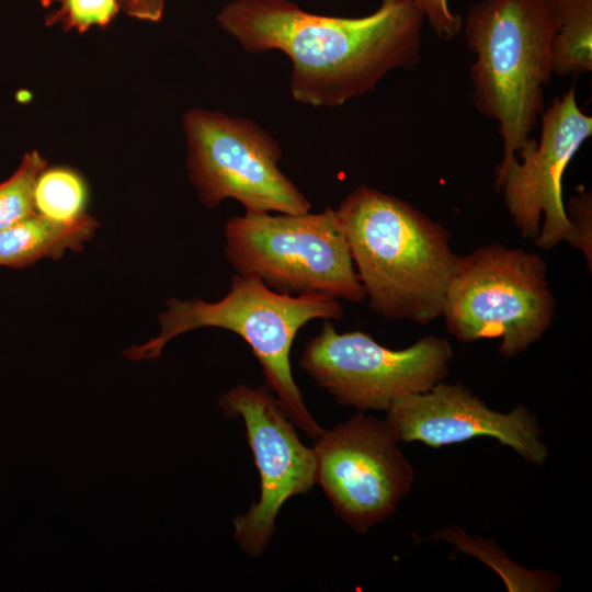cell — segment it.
<instances>
[{
    "mask_svg": "<svg viewBox=\"0 0 592 592\" xmlns=\"http://www.w3.org/2000/svg\"><path fill=\"white\" fill-rule=\"evenodd\" d=\"M342 315V307L334 297L282 294L254 276L236 273L228 293L217 301L168 299L167 310L159 315V334L124 353L130 360L156 358L171 339L187 331L205 327L231 331L251 348L262 366L265 385L274 392L287 418L309 437L317 439L323 429L307 409L293 378L292 344L309 321L334 320Z\"/></svg>",
    "mask_w": 592,
    "mask_h": 592,
    "instance_id": "obj_4",
    "label": "cell"
},
{
    "mask_svg": "<svg viewBox=\"0 0 592 592\" xmlns=\"http://www.w3.org/2000/svg\"><path fill=\"white\" fill-rule=\"evenodd\" d=\"M386 421L400 442L432 448L488 436L511 447L532 465L548 457L536 415L525 406L508 413L490 409L463 384H436L424 392L395 400Z\"/></svg>",
    "mask_w": 592,
    "mask_h": 592,
    "instance_id": "obj_12",
    "label": "cell"
},
{
    "mask_svg": "<svg viewBox=\"0 0 592 592\" xmlns=\"http://www.w3.org/2000/svg\"><path fill=\"white\" fill-rule=\"evenodd\" d=\"M399 442L386 419L363 411L316 439V483L357 533L388 519L412 488L414 470Z\"/></svg>",
    "mask_w": 592,
    "mask_h": 592,
    "instance_id": "obj_9",
    "label": "cell"
},
{
    "mask_svg": "<svg viewBox=\"0 0 592 592\" xmlns=\"http://www.w3.org/2000/svg\"><path fill=\"white\" fill-rule=\"evenodd\" d=\"M334 210L373 311L422 325L442 317L458 258L443 226L407 201L364 184Z\"/></svg>",
    "mask_w": 592,
    "mask_h": 592,
    "instance_id": "obj_2",
    "label": "cell"
},
{
    "mask_svg": "<svg viewBox=\"0 0 592 592\" xmlns=\"http://www.w3.org/2000/svg\"><path fill=\"white\" fill-rule=\"evenodd\" d=\"M554 34L553 73L578 76L592 70V0H549Z\"/></svg>",
    "mask_w": 592,
    "mask_h": 592,
    "instance_id": "obj_14",
    "label": "cell"
},
{
    "mask_svg": "<svg viewBox=\"0 0 592 592\" xmlns=\"http://www.w3.org/2000/svg\"><path fill=\"white\" fill-rule=\"evenodd\" d=\"M89 215L56 220L34 213L0 230V266L23 269L45 258L58 260L66 251H81L98 228Z\"/></svg>",
    "mask_w": 592,
    "mask_h": 592,
    "instance_id": "obj_13",
    "label": "cell"
},
{
    "mask_svg": "<svg viewBox=\"0 0 592 592\" xmlns=\"http://www.w3.org/2000/svg\"><path fill=\"white\" fill-rule=\"evenodd\" d=\"M566 213L573 225L576 243L574 248L580 249L591 269L592 260V196L590 190H581L576 196L569 200Z\"/></svg>",
    "mask_w": 592,
    "mask_h": 592,
    "instance_id": "obj_18",
    "label": "cell"
},
{
    "mask_svg": "<svg viewBox=\"0 0 592 592\" xmlns=\"http://www.w3.org/2000/svg\"><path fill=\"white\" fill-rule=\"evenodd\" d=\"M46 160L35 150L24 155L16 171L0 183V230L36 213L34 189Z\"/></svg>",
    "mask_w": 592,
    "mask_h": 592,
    "instance_id": "obj_16",
    "label": "cell"
},
{
    "mask_svg": "<svg viewBox=\"0 0 592 592\" xmlns=\"http://www.w3.org/2000/svg\"><path fill=\"white\" fill-rule=\"evenodd\" d=\"M413 2L440 38L449 41L462 33L463 16L451 10L448 0H413Z\"/></svg>",
    "mask_w": 592,
    "mask_h": 592,
    "instance_id": "obj_19",
    "label": "cell"
},
{
    "mask_svg": "<svg viewBox=\"0 0 592 592\" xmlns=\"http://www.w3.org/2000/svg\"><path fill=\"white\" fill-rule=\"evenodd\" d=\"M554 315L539 255L490 243L457 258L442 317L458 341L500 339V354L514 357L542 339Z\"/></svg>",
    "mask_w": 592,
    "mask_h": 592,
    "instance_id": "obj_6",
    "label": "cell"
},
{
    "mask_svg": "<svg viewBox=\"0 0 592 592\" xmlns=\"http://www.w3.org/2000/svg\"><path fill=\"white\" fill-rule=\"evenodd\" d=\"M225 258L237 274L287 295L320 294L360 303L364 288L335 210L246 212L224 228Z\"/></svg>",
    "mask_w": 592,
    "mask_h": 592,
    "instance_id": "obj_5",
    "label": "cell"
},
{
    "mask_svg": "<svg viewBox=\"0 0 592 592\" xmlns=\"http://www.w3.org/2000/svg\"><path fill=\"white\" fill-rule=\"evenodd\" d=\"M183 129L190 181L206 207L231 198L246 212H309V200L280 169L278 143L253 119L191 109Z\"/></svg>",
    "mask_w": 592,
    "mask_h": 592,
    "instance_id": "obj_7",
    "label": "cell"
},
{
    "mask_svg": "<svg viewBox=\"0 0 592 592\" xmlns=\"http://www.w3.org/2000/svg\"><path fill=\"white\" fill-rule=\"evenodd\" d=\"M216 20L248 52L286 54L294 100L325 107L373 92L391 70L415 68L425 22L413 0H382L360 18L310 13L291 0H235Z\"/></svg>",
    "mask_w": 592,
    "mask_h": 592,
    "instance_id": "obj_1",
    "label": "cell"
},
{
    "mask_svg": "<svg viewBox=\"0 0 592 592\" xmlns=\"http://www.w3.org/2000/svg\"><path fill=\"white\" fill-rule=\"evenodd\" d=\"M227 417H241L260 475L259 501L234 519L235 538L250 556L266 549L283 504L309 492L316 483L314 448L305 446L294 424L266 386L238 385L218 400Z\"/></svg>",
    "mask_w": 592,
    "mask_h": 592,
    "instance_id": "obj_11",
    "label": "cell"
},
{
    "mask_svg": "<svg viewBox=\"0 0 592 592\" xmlns=\"http://www.w3.org/2000/svg\"><path fill=\"white\" fill-rule=\"evenodd\" d=\"M126 12L135 18L158 21L160 18L155 10V0H125Z\"/></svg>",
    "mask_w": 592,
    "mask_h": 592,
    "instance_id": "obj_20",
    "label": "cell"
},
{
    "mask_svg": "<svg viewBox=\"0 0 592 592\" xmlns=\"http://www.w3.org/2000/svg\"><path fill=\"white\" fill-rule=\"evenodd\" d=\"M87 187L82 178L67 168H46L37 177L34 207L37 214L56 220H75L86 215Z\"/></svg>",
    "mask_w": 592,
    "mask_h": 592,
    "instance_id": "obj_15",
    "label": "cell"
},
{
    "mask_svg": "<svg viewBox=\"0 0 592 592\" xmlns=\"http://www.w3.org/2000/svg\"><path fill=\"white\" fill-rule=\"evenodd\" d=\"M164 1L166 0H155V10H156V13H157V15L159 18H161V15H162Z\"/></svg>",
    "mask_w": 592,
    "mask_h": 592,
    "instance_id": "obj_21",
    "label": "cell"
},
{
    "mask_svg": "<svg viewBox=\"0 0 592 592\" xmlns=\"http://www.w3.org/2000/svg\"><path fill=\"white\" fill-rule=\"evenodd\" d=\"M42 3L47 8L57 5L47 16V24L59 23L78 32L107 25L119 8L117 0H42Z\"/></svg>",
    "mask_w": 592,
    "mask_h": 592,
    "instance_id": "obj_17",
    "label": "cell"
},
{
    "mask_svg": "<svg viewBox=\"0 0 592 592\" xmlns=\"http://www.w3.org/2000/svg\"><path fill=\"white\" fill-rule=\"evenodd\" d=\"M453 357L443 338L428 335L402 350L380 345L361 331L339 333L330 320L304 348L300 367L339 405L387 411L405 396L443 382Z\"/></svg>",
    "mask_w": 592,
    "mask_h": 592,
    "instance_id": "obj_8",
    "label": "cell"
},
{
    "mask_svg": "<svg viewBox=\"0 0 592 592\" xmlns=\"http://www.w3.org/2000/svg\"><path fill=\"white\" fill-rule=\"evenodd\" d=\"M539 138H530L503 168L494 185L523 238L543 249L561 241L574 247L573 225L562 200V175L592 136V116L578 105L574 87L557 96L540 115Z\"/></svg>",
    "mask_w": 592,
    "mask_h": 592,
    "instance_id": "obj_10",
    "label": "cell"
},
{
    "mask_svg": "<svg viewBox=\"0 0 592 592\" xmlns=\"http://www.w3.org/2000/svg\"><path fill=\"white\" fill-rule=\"evenodd\" d=\"M475 54L469 68L476 110L497 123L505 167L531 138L553 73L549 0H478L463 29Z\"/></svg>",
    "mask_w": 592,
    "mask_h": 592,
    "instance_id": "obj_3",
    "label": "cell"
}]
</instances>
